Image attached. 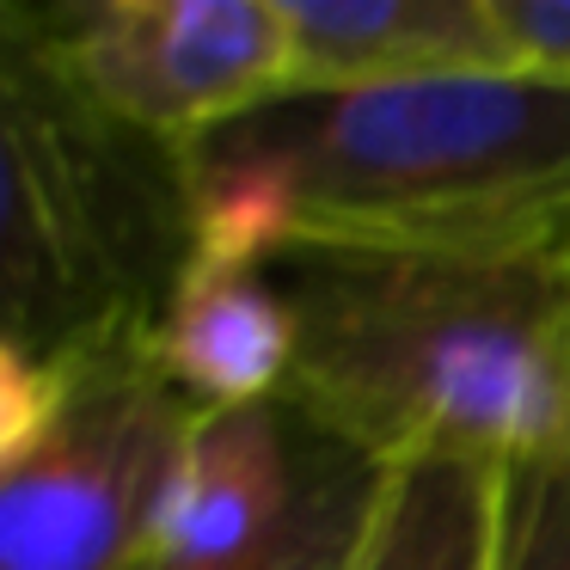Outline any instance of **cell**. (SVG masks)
<instances>
[{
	"label": "cell",
	"mask_w": 570,
	"mask_h": 570,
	"mask_svg": "<svg viewBox=\"0 0 570 570\" xmlns=\"http://www.w3.org/2000/svg\"><path fill=\"white\" fill-rule=\"evenodd\" d=\"M307 484V423L288 399L203 411L148 533L154 570H222L283 533Z\"/></svg>",
	"instance_id": "8992f818"
},
{
	"label": "cell",
	"mask_w": 570,
	"mask_h": 570,
	"mask_svg": "<svg viewBox=\"0 0 570 570\" xmlns=\"http://www.w3.org/2000/svg\"><path fill=\"white\" fill-rule=\"evenodd\" d=\"M0 344L62 350L99 325L160 320L197 252L190 154L111 124L38 56L0 43Z\"/></svg>",
	"instance_id": "3957f363"
},
{
	"label": "cell",
	"mask_w": 570,
	"mask_h": 570,
	"mask_svg": "<svg viewBox=\"0 0 570 570\" xmlns=\"http://www.w3.org/2000/svg\"><path fill=\"white\" fill-rule=\"evenodd\" d=\"M197 417L154 320L0 344V570H141Z\"/></svg>",
	"instance_id": "277c9868"
},
{
	"label": "cell",
	"mask_w": 570,
	"mask_h": 570,
	"mask_svg": "<svg viewBox=\"0 0 570 570\" xmlns=\"http://www.w3.org/2000/svg\"><path fill=\"white\" fill-rule=\"evenodd\" d=\"M503 466L466 454H417L386 466L356 570H497Z\"/></svg>",
	"instance_id": "9c48e42d"
},
{
	"label": "cell",
	"mask_w": 570,
	"mask_h": 570,
	"mask_svg": "<svg viewBox=\"0 0 570 570\" xmlns=\"http://www.w3.org/2000/svg\"><path fill=\"white\" fill-rule=\"evenodd\" d=\"M386 491V466L356 448L332 442L307 423V484H301L295 515L283 521L276 540H264L252 558L222 570H356L362 546H368L374 509ZM154 570V564H141Z\"/></svg>",
	"instance_id": "30bf717a"
},
{
	"label": "cell",
	"mask_w": 570,
	"mask_h": 570,
	"mask_svg": "<svg viewBox=\"0 0 570 570\" xmlns=\"http://www.w3.org/2000/svg\"><path fill=\"white\" fill-rule=\"evenodd\" d=\"M154 337H160V362L173 368V381L203 411L283 399L288 368H295V313H288L283 283H271L258 264L190 252L185 276L154 320Z\"/></svg>",
	"instance_id": "ba28073f"
},
{
	"label": "cell",
	"mask_w": 570,
	"mask_h": 570,
	"mask_svg": "<svg viewBox=\"0 0 570 570\" xmlns=\"http://www.w3.org/2000/svg\"><path fill=\"white\" fill-rule=\"evenodd\" d=\"M301 423L399 466L570 454V271L466 258H295Z\"/></svg>",
	"instance_id": "7a4b0ae2"
},
{
	"label": "cell",
	"mask_w": 570,
	"mask_h": 570,
	"mask_svg": "<svg viewBox=\"0 0 570 570\" xmlns=\"http://www.w3.org/2000/svg\"><path fill=\"white\" fill-rule=\"evenodd\" d=\"M497 570H570V454L503 466Z\"/></svg>",
	"instance_id": "8fae6325"
},
{
	"label": "cell",
	"mask_w": 570,
	"mask_h": 570,
	"mask_svg": "<svg viewBox=\"0 0 570 570\" xmlns=\"http://www.w3.org/2000/svg\"><path fill=\"white\" fill-rule=\"evenodd\" d=\"M283 19L288 99L528 68L497 0H283Z\"/></svg>",
	"instance_id": "52a82bcc"
},
{
	"label": "cell",
	"mask_w": 570,
	"mask_h": 570,
	"mask_svg": "<svg viewBox=\"0 0 570 570\" xmlns=\"http://www.w3.org/2000/svg\"><path fill=\"white\" fill-rule=\"evenodd\" d=\"M497 13L515 38L521 62L570 75V0H497Z\"/></svg>",
	"instance_id": "7c38bea8"
},
{
	"label": "cell",
	"mask_w": 570,
	"mask_h": 570,
	"mask_svg": "<svg viewBox=\"0 0 570 570\" xmlns=\"http://www.w3.org/2000/svg\"><path fill=\"white\" fill-rule=\"evenodd\" d=\"M7 26L92 111L185 154L288 99L283 0H75L7 7Z\"/></svg>",
	"instance_id": "5b68a950"
},
{
	"label": "cell",
	"mask_w": 570,
	"mask_h": 570,
	"mask_svg": "<svg viewBox=\"0 0 570 570\" xmlns=\"http://www.w3.org/2000/svg\"><path fill=\"white\" fill-rule=\"evenodd\" d=\"M197 258L570 271V75L503 68L288 99L190 148Z\"/></svg>",
	"instance_id": "6da1fadb"
}]
</instances>
